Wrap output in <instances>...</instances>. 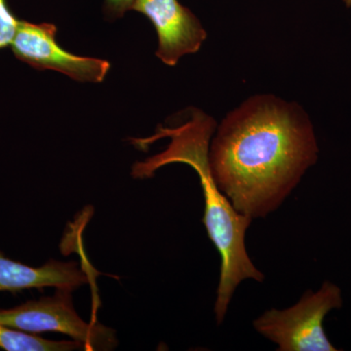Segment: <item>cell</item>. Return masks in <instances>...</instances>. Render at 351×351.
<instances>
[{
	"label": "cell",
	"instance_id": "cell-5",
	"mask_svg": "<svg viewBox=\"0 0 351 351\" xmlns=\"http://www.w3.org/2000/svg\"><path fill=\"white\" fill-rule=\"evenodd\" d=\"M57 32L54 24L20 20L11 51L21 62L38 71L51 69L80 82H103L112 66L110 62L69 52L58 43Z\"/></svg>",
	"mask_w": 351,
	"mask_h": 351
},
{
	"label": "cell",
	"instance_id": "cell-4",
	"mask_svg": "<svg viewBox=\"0 0 351 351\" xmlns=\"http://www.w3.org/2000/svg\"><path fill=\"white\" fill-rule=\"evenodd\" d=\"M71 291L57 289L56 295L29 301L10 309H0V324L27 332H54L71 337L85 350H112L117 332L100 323L83 321L76 313Z\"/></svg>",
	"mask_w": 351,
	"mask_h": 351
},
{
	"label": "cell",
	"instance_id": "cell-11",
	"mask_svg": "<svg viewBox=\"0 0 351 351\" xmlns=\"http://www.w3.org/2000/svg\"><path fill=\"white\" fill-rule=\"evenodd\" d=\"M346 8H351V0H339Z\"/></svg>",
	"mask_w": 351,
	"mask_h": 351
},
{
	"label": "cell",
	"instance_id": "cell-3",
	"mask_svg": "<svg viewBox=\"0 0 351 351\" xmlns=\"http://www.w3.org/2000/svg\"><path fill=\"white\" fill-rule=\"evenodd\" d=\"M343 292L325 281L317 291H306L295 306L265 311L253 325L278 351H339L328 338L323 323L328 314L343 307Z\"/></svg>",
	"mask_w": 351,
	"mask_h": 351
},
{
	"label": "cell",
	"instance_id": "cell-1",
	"mask_svg": "<svg viewBox=\"0 0 351 351\" xmlns=\"http://www.w3.org/2000/svg\"><path fill=\"white\" fill-rule=\"evenodd\" d=\"M318 157L308 113L274 94L253 95L226 113L208 152L219 191L252 219L278 209Z\"/></svg>",
	"mask_w": 351,
	"mask_h": 351
},
{
	"label": "cell",
	"instance_id": "cell-7",
	"mask_svg": "<svg viewBox=\"0 0 351 351\" xmlns=\"http://www.w3.org/2000/svg\"><path fill=\"white\" fill-rule=\"evenodd\" d=\"M88 282L89 276L78 263L50 261L43 267H32L4 257L0 252V292L45 287L73 291Z\"/></svg>",
	"mask_w": 351,
	"mask_h": 351
},
{
	"label": "cell",
	"instance_id": "cell-8",
	"mask_svg": "<svg viewBox=\"0 0 351 351\" xmlns=\"http://www.w3.org/2000/svg\"><path fill=\"white\" fill-rule=\"evenodd\" d=\"M0 348L7 351H71L85 350L78 341H53L0 324Z\"/></svg>",
	"mask_w": 351,
	"mask_h": 351
},
{
	"label": "cell",
	"instance_id": "cell-10",
	"mask_svg": "<svg viewBox=\"0 0 351 351\" xmlns=\"http://www.w3.org/2000/svg\"><path fill=\"white\" fill-rule=\"evenodd\" d=\"M134 1L135 0H105L104 12L110 20L119 19L127 11L132 10Z\"/></svg>",
	"mask_w": 351,
	"mask_h": 351
},
{
	"label": "cell",
	"instance_id": "cell-6",
	"mask_svg": "<svg viewBox=\"0 0 351 351\" xmlns=\"http://www.w3.org/2000/svg\"><path fill=\"white\" fill-rule=\"evenodd\" d=\"M132 10L151 21L158 38L156 56L166 66L197 53L208 38L200 20L179 0H135Z\"/></svg>",
	"mask_w": 351,
	"mask_h": 351
},
{
	"label": "cell",
	"instance_id": "cell-2",
	"mask_svg": "<svg viewBox=\"0 0 351 351\" xmlns=\"http://www.w3.org/2000/svg\"><path fill=\"white\" fill-rule=\"evenodd\" d=\"M184 119L176 125L157 127L151 137L132 138L133 145L142 149L160 138L170 140L163 152L134 164L132 176L137 179L152 178L157 170L172 163L186 164L197 173L205 201L203 223L221 257L214 308L217 323L221 325L239 284L247 279L263 282L265 276L254 265L245 245V235L253 219L232 207L210 171L208 152L217 122L198 108H191Z\"/></svg>",
	"mask_w": 351,
	"mask_h": 351
},
{
	"label": "cell",
	"instance_id": "cell-9",
	"mask_svg": "<svg viewBox=\"0 0 351 351\" xmlns=\"http://www.w3.org/2000/svg\"><path fill=\"white\" fill-rule=\"evenodd\" d=\"M19 23L20 19L9 8L7 0H0V50L10 47Z\"/></svg>",
	"mask_w": 351,
	"mask_h": 351
}]
</instances>
